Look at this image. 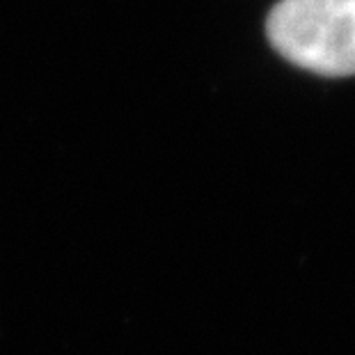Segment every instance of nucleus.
I'll return each instance as SVG.
<instances>
[{"label": "nucleus", "instance_id": "obj_1", "mask_svg": "<svg viewBox=\"0 0 355 355\" xmlns=\"http://www.w3.org/2000/svg\"><path fill=\"white\" fill-rule=\"evenodd\" d=\"M268 42L321 76L355 73V0H282L268 14Z\"/></svg>", "mask_w": 355, "mask_h": 355}]
</instances>
